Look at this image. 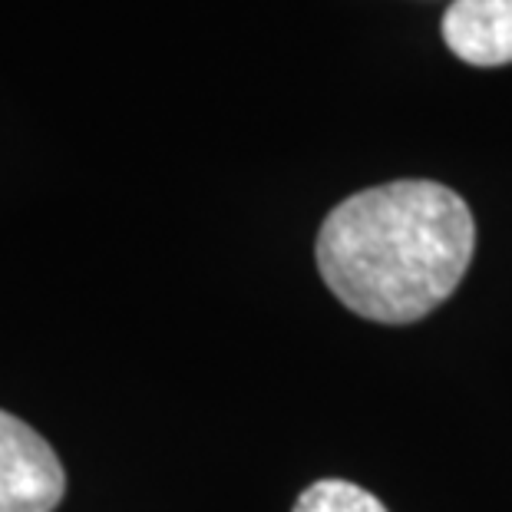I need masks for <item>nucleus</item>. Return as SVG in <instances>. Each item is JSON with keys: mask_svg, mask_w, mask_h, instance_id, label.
<instances>
[{"mask_svg": "<svg viewBox=\"0 0 512 512\" xmlns=\"http://www.w3.org/2000/svg\"><path fill=\"white\" fill-rule=\"evenodd\" d=\"M476 222L453 189L430 179L354 192L328 212L314 255L337 301L377 324H413L460 288Z\"/></svg>", "mask_w": 512, "mask_h": 512, "instance_id": "obj_1", "label": "nucleus"}, {"mask_svg": "<svg viewBox=\"0 0 512 512\" xmlns=\"http://www.w3.org/2000/svg\"><path fill=\"white\" fill-rule=\"evenodd\" d=\"M63 493L67 473L53 446L0 410V512H53Z\"/></svg>", "mask_w": 512, "mask_h": 512, "instance_id": "obj_2", "label": "nucleus"}, {"mask_svg": "<svg viewBox=\"0 0 512 512\" xmlns=\"http://www.w3.org/2000/svg\"><path fill=\"white\" fill-rule=\"evenodd\" d=\"M440 30L446 47L470 67L512 63V0H453Z\"/></svg>", "mask_w": 512, "mask_h": 512, "instance_id": "obj_3", "label": "nucleus"}, {"mask_svg": "<svg viewBox=\"0 0 512 512\" xmlns=\"http://www.w3.org/2000/svg\"><path fill=\"white\" fill-rule=\"evenodd\" d=\"M294 512H387L374 493L347 479H321L308 486L294 503Z\"/></svg>", "mask_w": 512, "mask_h": 512, "instance_id": "obj_4", "label": "nucleus"}]
</instances>
